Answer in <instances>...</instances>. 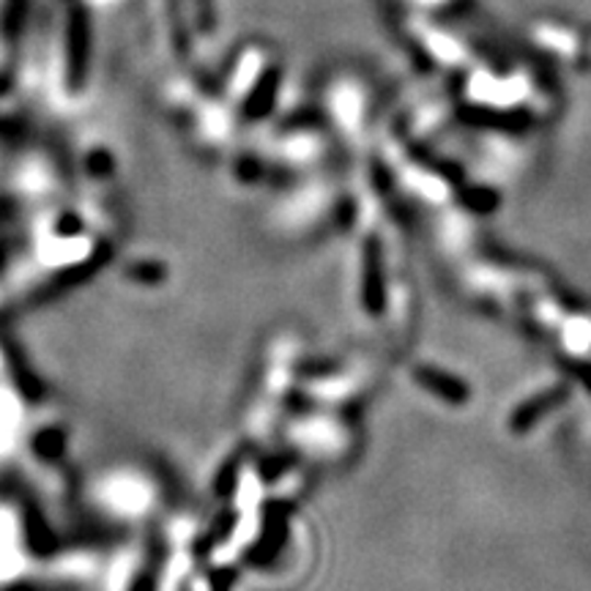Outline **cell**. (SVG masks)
Masks as SVG:
<instances>
[{"mask_svg": "<svg viewBox=\"0 0 591 591\" xmlns=\"http://www.w3.org/2000/svg\"><path fill=\"white\" fill-rule=\"evenodd\" d=\"M93 498L102 512L109 518L120 520H137L153 507L157 501V490H153L151 479L135 468H113L104 471L93 487Z\"/></svg>", "mask_w": 591, "mask_h": 591, "instance_id": "cell-1", "label": "cell"}]
</instances>
